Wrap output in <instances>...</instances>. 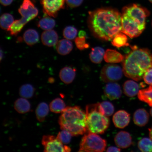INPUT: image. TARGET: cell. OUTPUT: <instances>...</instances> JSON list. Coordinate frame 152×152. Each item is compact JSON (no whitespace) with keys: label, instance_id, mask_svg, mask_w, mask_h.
<instances>
[{"label":"cell","instance_id":"obj_23","mask_svg":"<svg viewBox=\"0 0 152 152\" xmlns=\"http://www.w3.org/2000/svg\"><path fill=\"white\" fill-rule=\"evenodd\" d=\"M105 52L104 49L102 47H97L92 48L90 54L91 61L95 64L100 63L104 58Z\"/></svg>","mask_w":152,"mask_h":152},{"label":"cell","instance_id":"obj_29","mask_svg":"<svg viewBox=\"0 0 152 152\" xmlns=\"http://www.w3.org/2000/svg\"><path fill=\"white\" fill-rule=\"evenodd\" d=\"M25 25L20 19L15 20L7 29V31L11 35H17L21 31Z\"/></svg>","mask_w":152,"mask_h":152},{"label":"cell","instance_id":"obj_39","mask_svg":"<svg viewBox=\"0 0 152 152\" xmlns=\"http://www.w3.org/2000/svg\"><path fill=\"white\" fill-rule=\"evenodd\" d=\"M121 151V150L119 148L114 147L108 148L106 151L107 152H120Z\"/></svg>","mask_w":152,"mask_h":152},{"label":"cell","instance_id":"obj_13","mask_svg":"<svg viewBox=\"0 0 152 152\" xmlns=\"http://www.w3.org/2000/svg\"><path fill=\"white\" fill-rule=\"evenodd\" d=\"M115 142L116 145L119 148H128L132 144V136L128 132L121 131L115 136Z\"/></svg>","mask_w":152,"mask_h":152},{"label":"cell","instance_id":"obj_43","mask_svg":"<svg viewBox=\"0 0 152 152\" xmlns=\"http://www.w3.org/2000/svg\"><path fill=\"white\" fill-rule=\"evenodd\" d=\"M149 1L151 2V3H152V0H149Z\"/></svg>","mask_w":152,"mask_h":152},{"label":"cell","instance_id":"obj_16","mask_svg":"<svg viewBox=\"0 0 152 152\" xmlns=\"http://www.w3.org/2000/svg\"><path fill=\"white\" fill-rule=\"evenodd\" d=\"M76 70L69 66L64 67L61 70L59 77L61 80L66 84H69L75 79Z\"/></svg>","mask_w":152,"mask_h":152},{"label":"cell","instance_id":"obj_6","mask_svg":"<svg viewBox=\"0 0 152 152\" xmlns=\"http://www.w3.org/2000/svg\"><path fill=\"white\" fill-rule=\"evenodd\" d=\"M106 145L105 140L97 134L89 132L82 138L79 151L103 152L105 151Z\"/></svg>","mask_w":152,"mask_h":152},{"label":"cell","instance_id":"obj_9","mask_svg":"<svg viewBox=\"0 0 152 152\" xmlns=\"http://www.w3.org/2000/svg\"><path fill=\"white\" fill-rule=\"evenodd\" d=\"M18 12L22 16L20 20L25 24L35 18L39 13L38 9L30 0H23Z\"/></svg>","mask_w":152,"mask_h":152},{"label":"cell","instance_id":"obj_30","mask_svg":"<svg viewBox=\"0 0 152 152\" xmlns=\"http://www.w3.org/2000/svg\"><path fill=\"white\" fill-rule=\"evenodd\" d=\"M14 17L10 14L5 13L1 15L0 24L2 29L7 30L14 21Z\"/></svg>","mask_w":152,"mask_h":152},{"label":"cell","instance_id":"obj_21","mask_svg":"<svg viewBox=\"0 0 152 152\" xmlns=\"http://www.w3.org/2000/svg\"><path fill=\"white\" fill-rule=\"evenodd\" d=\"M14 109L19 113L24 114L28 113L31 109L29 102L26 98H19L15 102Z\"/></svg>","mask_w":152,"mask_h":152},{"label":"cell","instance_id":"obj_33","mask_svg":"<svg viewBox=\"0 0 152 152\" xmlns=\"http://www.w3.org/2000/svg\"><path fill=\"white\" fill-rule=\"evenodd\" d=\"M72 135L68 131L62 130L58 133L57 137L64 145L68 144L71 142Z\"/></svg>","mask_w":152,"mask_h":152},{"label":"cell","instance_id":"obj_32","mask_svg":"<svg viewBox=\"0 0 152 152\" xmlns=\"http://www.w3.org/2000/svg\"><path fill=\"white\" fill-rule=\"evenodd\" d=\"M77 33V28L74 26H66L64 28L63 32L64 37L66 39L69 40L75 39Z\"/></svg>","mask_w":152,"mask_h":152},{"label":"cell","instance_id":"obj_7","mask_svg":"<svg viewBox=\"0 0 152 152\" xmlns=\"http://www.w3.org/2000/svg\"><path fill=\"white\" fill-rule=\"evenodd\" d=\"M123 72V69L117 64H107L102 69L101 79L104 82H114L120 80L122 78Z\"/></svg>","mask_w":152,"mask_h":152},{"label":"cell","instance_id":"obj_12","mask_svg":"<svg viewBox=\"0 0 152 152\" xmlns=\"http://www.w3.org/2000/svg\"><path fill=\"white\" fill-rule=\"evenodd\" d=\"M130 114L124 110H119L116 113L113 117L115 126L117 128L123 129L128 126L130 122Z\"/></svg>","mask_w":152,"mask_h":152},{"label":"cell","instance_id":"obj_5","mask_svg":"<svg viewBox=\"0 0 152 152\" xmlns=\"http://www.w3.org/2000/svg\"><path fill=\"white\" fill-rule=\"evenodd\" d=\"M86 115L87 130L89 132L102 134L109 128V119L104 115L100 103L87 105Z\"/></svg>","mask_w":152,"mask_h":152},{"label":"cell","instance_id":"obj_11","mask_svg":"<svg viewBox=\"0 0 152 152\" xmlns=\"http://www.w3.org/2000/svg\"><path fill=\"white\" fill-rule=\"evenodd\" d=\"M104 93L110 100H116L121 97L122 91L118 83L110 82L108 83L104 87Z\"/></svg>","mask_w":152,"mask_h":152},{"label":"cell","instance_id":"obj_22","mask_svg":"<svg viewBox=\"0 0 152 152\" xmlns=\"http://www.w3.org/2000/svg\"><path fill=\"white\" fill-rule=\"evenodd\" d=\"M138 97L139 99L152 107V85H150L147 88L140 90Z\"/></svg>","mask_w":152,"mask_h":152},{"label":"cell","instance_id":"obj_38","mask_svg":"<svg viewBox=\"0 0 152 152\" xmlns=\"http://www.w3.org/2000/svg\"><path fill=\"white\" fill-rule=\"evenodd\" d=\"M13 1V0H0L1 4L4 6L10 5Z\"/></svg>","mask_w":152,"mask_h":152},{"label":"cell","instance_id":"obj_25","mask_svg":"<svg viewBox=\"0 0 152 152\" xmlns=\"http://www.w3.org/2000/svg\"><path fill=\"white\" fill-rule=\"evenodd\" d=\"M64 101L60 98L53 100L49 104V109L53 113H62L66 108Z\"/></svg>","mask_w":152,"mask_h":152},{"label":"cell","instance_id":"obj_1","mask_svg":"<svg viewBox=\"0 0 152 152\" xmlns=\"http://www.w3.org/2000/svg\"><path fill=\"white\" fill-rule=\"evenodd\" d=\"M88 22L93 35L102 40H112L122 30L121 14L115 9L101 8L90 11Z\"/></svg>","mask_w":152,"mask_h":152},{"label":"cell","instance_id":"obj_19","mask_svg":"<svg viewBox=\"0 0 152 152\" xmlns=\"http://www.w3.org/2000/svg\"><path fill=\"white\" fill-rule=\"evenodd\" d=\"M123 88L125 94L130 97L136 96L140 91L138 83L132 80L125 81L123 85Z\"/></svg>","mask_w":152,"mask_h":152},{"label":"cell","instance_id":"obj_41","mask_svg":"<svg viewBox=\"0 0 152 152\" xmlns=\"http://www.w3.org/2000/svg\"><path fill=\"white\" fill-rule=\"evenodd\" d=\"M149 137L152 140V126L151 128L149 129Z\"/></svg>","mask_w":152,"mask_h":152},{"label":"cell","instance_id":"obj_31","mask_svg":"<svg viewBox=\"0 0 152 152\" xmlns=\"http://www.w3.org/2000/svg\"><path fill=\"white\" fill-rule=\"evenodd\" d=\"M138 148L142 152H152V140L151 138H144L138 142Z\"/></svg>","mask_w":152,"mask_h":152},{"label":"cell","instance_id":"obj_27","mask_svg":"<svg viewBox=\"0 0 152 152\" xmlns=\"http://www.w3.org/2000/svg\"><path fill=\"white\" fill-rule=\"evenodd\" d=\"M56 22L53 18L49 17H45L40 20L38 26L45 30H52L56 26Z\"/></svg>","mask_w":152,"mask_h":152},{"label":"cell","instance_id":"obj_42","mask_svg":"<svg viewBox=\"0 0 152 152\" xmlns=\"http://www.w3.org/2000/svg\"><path fill=\"white\" fill-rule=\"evenodd\" d=\"M150 114H151V116L152 117V107L151 108V110H150Z\"/></svg>","mask_w":152,"mask_h":152},{"label":"cell","instance_id":"obj_14","mask_svg":"<svg viewBox=\"0 0 152 152\" xmlns=\"http://www.w3.org/2000/svg\"><path fill=\"white\" fill-rule=\"evenodd\" d=\"M41 39L42 42L45 46L53 47L58 42V34L53 30H46L42 34Z\"/></svg>","mask_w":152,"mask_h":152},{"label":"cell","instance_id":"obj_34","mask_svg":"<svg viewBox=\"0 0 152 152\" xmlns=\"http://www.w3.org/2000/svg\"><path fill=\"white\" fill-rule=\"evenodd\" d=\"M104 115L107 117L111 116L114 113V106L111 102H103L100 103Z\"/></svg>","mask_w":152,"mask_h":152},{"label":"cell","instance_id":"obj_35","mask_svg":"<svg viewBox=\"0 0 152 152\" xmlns=\"http://www.w3.org/2000/svg\"><path fill=\"white\" fill-rule=\"evenodd\" d=\"M75 42L76 46L78 49L81 50L88 48L89 45L86 43L85 37H77L75 39Z\"/></svg>","mask_w":152,"mask_h":152},{"label":"cell","instance_id":"obj_20","mask_svg":"<svg viewBox=\"0 0 152 152\" xmlns=\"http://www.w3.org/2000/svg\"><path fill=\"white\" fill-rule=\"evenodd\" d=\"M23 38L26 44L31 46L38 42L39 36L38 32L35 30L29 29L24 32Z\"/></svg>","mask_w":152,"mask_h":152},{"label":"cell","instance_id":"obj_3","mask_svg":"<svg viewBox=\"0 0 152 152\" xmlns=\"http://www.w3.org/2000/svg\"><path fill=\"white\" fill-rule=\"evenodd\" d=\"M150 14L147 9L138 4L125 7L121 14V32L131 38L139 37L145 29Z\"/></svg>","mask_w":152,"mask_h":152},{"label":"cell","instance_id":"obj_28","mask_svg":"<svg viewBox=\"0 0 152 152\" xmlns=\"http://www.w3.org/2000/svg\"><path fill=\"white\" fill-rule=\"evenodd\" d=\"M35 89L33 86L29 84H25L20 87L19 94L22 98H31L34 96Z\"/></svg>","mask_w":152,"mask_h":152},{"label":"cell","instance_id":"obj_10","mask_svg":"<svg viewBox=\"0 0 152 152\" xmlns=\"http://www.w3.org/2000/svg\"><path fill=\"white\" fill-rule=\"evenodd\" d=\"M65 0H42L44 12L50 17L56 18L58 12L64 8Z\"/></svg>","mask_w":152,"mask_h":152},{"label":"cell","instance_id":"obj_18","mask_svg":"<svg viewBox=\"0 0 152 152\" xmlns=\"http://www.w3.org/2000/svg\"><path fill=\"white\" fill-rule=\"evenodd\" d=\"M73 48V43L71 41L66 39L60 40L56 45L57 52L62 56H66L69 54Z\"/></svg>","mask_w":152,"mask_h":152},{"label":"cell","instance_id":"obj_40","mask_svg":"<svg viewBox=\"0 0 152 152\" xmlns=\"http://www.w3.org/2000/svg\"><path fill=\"white\" fill-rule=\"evenodd\" d=\"M86 35V34L85 31H83V30L79 31L78 35L79 37H85Z\"/></svg>","mask_w":152,"mask_h":152},{"label":"cell","instance_id":"obj_17","mask_svg":"<svg viewBox=\"0 0 152 152\" xmlns=\"http://www.w3.org/2000/svg\"><path fill=\"white\" fill-rule=\"evenodd\" d=\"M124 57L116 50L108 49L104 56V61L109 63H118L123 61Z\"/></svg>","mask_w":152,"mask_h":152},{"label":"cell","instance_id":"obj_24","mask_svg":"<svg viewBox=\"0 0 152 152\" xmlns=\"http://www.w3.org/2000/svg\"><path fill=\"white\" fill-rule=\"evenodd\" d=\"M49 107L47 104L45 102H41L37 106L35 113L38 121L42 122L45 121L49 113Z\"/></svg>","mask_w":152,"mask_h":152},{"label":"cell","instance_id":"obj_44","mask_svg":"<svg viewBox=\"0 0 152 152\" xmlns=\"http://www.w3.org/2000/svg\"></svg>","mask_w":152,"mask_h":152},{"label":"cell","instance_id":"obj_36","mask_svg":"<svg viewBox=\"0 0 152 152\" xmlns=\"http://www.w3.org/2000/svg\"><path fill=\"white\" fill-rule=\"evenodd\" d=\"M143 78L147 84L152 85V68H150L145 72Z\"/></svg>","mask_w":152,"mask_h":152},{"label":"cell","instance_id":"obj_8","mask_svg":"<svg viewBox=\"0 0 152 152\" xmlns=\"http://www.w3.org/2000/svg\"><path fill=\"white\" fill-rule=\"evenodd\" d=\"M42 143L44 147V151L49 152H70L71 149L64 145L57 137L53 135L43 136Z\"/></svg>","mask_w":152,"mask_h":152},{"label":"cell","instance_id":"obj_15","mask_svg":"<svg viewBox=\"0 0 152 152\" xmlns=\"http://www.w3.org/2000/svg\"><path fill=\"white\" fill-rule=\"evenodd\" d=\"M149 115L148 112L144 109H140L135 112L133 117L134 122L138 126L142 127L147 124Z\"/></svg>","mask_w":152,"mask_h":152},{"label":"cell","instance_id":"obj_2","mask_svg":"<svg viewBox=\"0 0 152 152\" xmlns=\"http://www.w3.org/2000/svg\"><path fill=\"white\" fill-rule=\"evenodd\" d=\"M132 50L123 61V73L126 77L139 81L143 78L144 74L152 68V54L147 48L132 47Z\"/></svg>","mask_w":152,"mask_h":152},{"label":"cell","instance_id":"obj_37","mask_svg":"<svg viewBox=\"0 0 152 152\" xmlns=\"http://www.w3.org/2000/svg\"><path fill=\"white\" fill-rule=\"evenodd\" d=\"M66 4L71 8L77 7L82 3L83 0H65Z\"/></svg>","mask_w":152,"mask_h":152},{"label":"cell","instance_id":"obj_26","mask_svg":"<svg viewBox=\"0 0 152 152\" xmlns=\"http://www.w3.org/2000/svg\"><path fill=\"white\" fill-rule=\"evenodd\" d=\"M112 44L113 46L119 48L121 47L127 46L129 45L128 43V37L126 34L122 32L117 34L112 40Z\"/></svg>","mask_w":152,"mask_h":152},{"label":"cell","instance_id":"obj_4","mask_svg":"<svg viewBox=\"0 0 152 152\" xmlns=\"http://www.w3.org/2000/svg\"><path fill=\"white\" fill-rule=\"evenodd\" d=\"M58 123L61 130L68 131L73 136L82 135L87 130L86 115L79 106L66 107Z\"/></svg>","mask_w":152,"mask_h":152}]
</instances>
